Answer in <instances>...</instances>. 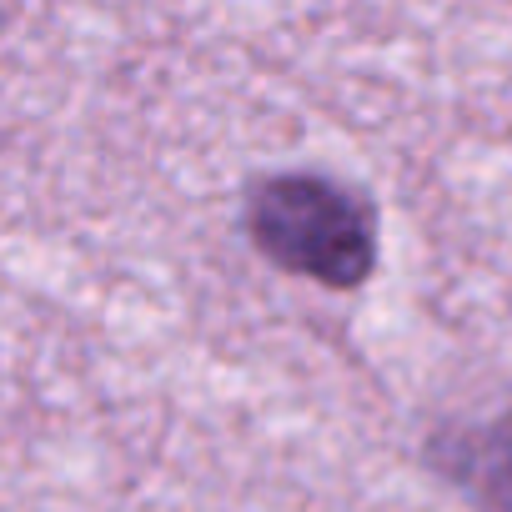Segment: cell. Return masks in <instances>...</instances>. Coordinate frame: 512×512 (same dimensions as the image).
Here are the masks:
<instances>
[{
	"mask_svg": "<svg viewBox=\"0 0 512 512\" xmlns=\"http://www.w3.org/2000/svg\"><path fill=\"white\" fill-rule=\"evenodd\" d=\"M251 241L282 272L322 287H362L377 267V226L367 206L322 176H272L251 196Z\"/></svg>",
	"mask_w": 512,
	"mask_h": 512,
	"instance_id": "6da1fadb",
	"label": "cell"
},
{
	"mask_svg": "<svg viewBox=\"0 0 512 512\" xmlns=\"http://www.w3.org/2000/svg\"><path fill=\"white\" fill-rule=\"evenodd\" d=\"M507 507H512V462H507Z\"/></svg>",
	"mask_w": 512,
	"mask_h": 512,
	"instance_id": "7a4b0ae2",
	"label": "cell"
}]
</instances>
